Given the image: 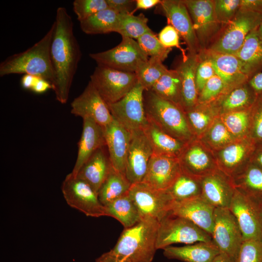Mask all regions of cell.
I'll return each mask as SVG.
<instances>
[{
	"instance_id": "1",
	"label": "cell",
	"mask_w": 262,
	"mask_h": 262,
	"mask_svg": "<svg viewBox=\"0 0 262 262\" xmlns=\"http://www.w3.org/2000/svg\"><path fill=\"white\" fill-rule=\"evenodd\" d=\"M55 28L50 46V57L54 74L53 90L56 99L66 103L82 52L74 35L73 22L64 7L56 10Z\"/></svg>"
},
{
	"instance_id": "2",
	"label": "cell",
	"mask_w": 262,
	"mask_h": 262,
	"mask_svg": "<svg viewBox=\"0 0 262 262\" xmlns=\"http://www.w3.org/2000/svg\"><path fill=\"white\" fill-rule=\"evenodd\" d=\"M54 28L53 22L46 34L33 46L1 62L0 76L15 74H30L48 81L53 86L54 74L50 57V46Z\"/></svg>"
},
{
	"instance_id": "3",
	"label": "cell",
	"mask_w": 262,
	"mask_h": 262,
	"mask_svg": "<svg viewBox=\"0 0 262 262\" xmlns=\"http://www.w3.org/2000/svg\"><path fill=\"white\" fill-rule=\"evenodd\" d=\"M159 222L142 218L134 226L124 229L111 250L131 262H152L156 250Z\"/></svg>"
},
{
	"instance_id": "4",
	"label": "cell",
	"mask_w": 262,
	"mask_h": 262,
	"mask_svg": "<svg viewBox=\"0 0 262 262\" xmlns=\"http://www.w3.org/2000/svg\"><path fill=\"white\" fill-rule=\"evenodd\" d=\"M143 97L147 118L171 136L185 143L191 141L193 131L182 108L151 90H144Z\"/></svg>"
},
{
	"instance_id": "5",
	"label": "cell",
	"mask_w": 262,
	"mask_h": 262,
	"mask_svg": "<svg viewBox=\"0 0 262 262\" xmlns=\"http://www.w3.org/2000/svg\"><path fill=\"white\" fill-rule=\"evenodd\" d=\"M213 242L211 235L189 220L169 212L159 221L156 248L177 243L190 245Z\"/></svg>"
},
{
	"instance_id": "6",
	"label": "cell",
	"mask_w": 262,
	"mask_h": 262,
	"mask_svg": "<svg viewBox=\"0 0 262 262\" xmlns=\"http://www.w3.org/2000/svg\"><path fill=\"white\" fill-rule=\"evenodd\" d=\"M262 20V15L239 9L234 18L223 28L208 49L219 53L235 55L248 34L259 27Z\"/></svg>"
},
{
	"instance_id": "7",
	"label": "cell",
	"mask_w": 262,
	"mask_h": 262,
	"mask_svg": "<svg viewBox=\"0 0 262 262\" xmlns=\"http://www.w3.org/2000/svg\"><path fill=\"white\" fill-rule=\"evenodd\" d=\"M90 81L107 104L121 99L138 83L135 72L100 65L95 67Z\"/></svg>"
},
{
	"instance_id": "8",
	"label": "cell",
	"mask_w": 262,
	"mask_h": 262,
	"mask_svg": "<svg viewBox=\"0 0 262 262\" xmlns=\"http://www.w3.org/2000/svg\"><path fill=\"white\" fill-rule=\"evenodd\" d=\"M98 65L117 70L135 72L148 59L138 42L128 37H122L121 42L106 51L89 54Z\"/></svg>"
},
{
	"instance_id": "9",
	"label": "cell",
	"mask_w": 262,
	"mask_h": 262,
	"mask_svg": "<svg viewBox=\"0 0 262 262\" xmlns=\"http://www.w3.org/2000/svg\"><path fill=\"white\" fill-rule=\"evenodd\" d=\"M61 190L66 202L71 207L87 216H108L106 208L99 200L98 194L88 183L71 173L66 177Z\"/></svg>"
},
{
	"instance_id": "10",
	"label": "cell",
	"mask_w": 262,
	"mask_h": 262,
	"mask_svg": "<svg viewBox=\"0 0 262 262\" xmlns=\"http://www.w3.org/2000/svg\"><path fill=\"white\" fill-rule=\"evenodd\" d=\"M190 16L201 50L208 49L222 27L216 18L214 0H183Z\"/></svg>"
},
{
	"instance_id": "11",
	"label": "cell",
	"mask_w": 262,
	"mask_h": 262,
	"mask_svg": "<svg viewBox=\"0 0 262 262\" xmlns=\"http://www.w3.org/2000/svg\"><path fill=\"white\" fill-rule=\"evenodd\" d=\"M144 90L138 82L121 99L107 104L113 117L131 132L143 130L147 123L144 104Z\"/></svg>"
},
{
	"instance_id": "12",
	"label": "cell",
	"mask_w": 262,
	"mask_h": 262,
	"mask_svg": "<svg viewBox=\"0 0 262 262\" xmlns=\"http://www.w3.org/2000/svg\"><path fill=\"white\" fill-rule=\"evenodd\" d=\"M212 238L220 252L235 262L243 239L237 219L229 209L215 208Z\"/></svg>"
},
{
	"instance_id": "13",
	"label": "cell",
	"mask_w": 262,
	"mask_h": 262,
	"mask_svg": "<svg viewBox=\"0 0 262 262\" xmlns=\"http://www.w3.org/2000/svg\"><path fill=\"white\" fill-rule=\"evenodd\" d=\"M129 194L142 218H152L158 222L170 212L175 201L169 192L153 188L141 182L132 184Z\"/></svg>"
},
{
	"instance_id": "14",
	"label": "cell",
	"mask_w": 262,
	"mask_h": 262,
	"mask_svg": "<svg viewBox=\"0 0 262 262\" xmlns=\"http://www.w3.org/2000/svg\"><path fill=\"white\" fill-rule=\"evenodd\" d=\"M159 13L164 16L184 41L188 53L198 54L201 49L193 23L183 0H162L157 5Z\"/></svg>"
},
{
	"instance_id": "15",
	"label": "cell",
	"mask_w": 262,
	"mask_h": 262,
	"mask_svg": "<svg viewBox=\"0 0 262 262\" xmlns=\"http://www.w3.org/2000/svg\"><path fill=\"white\" fill-rule=\"evenodd\" d=\"M229 209L237 219L243 241L262 240V220L257 201L235 188Z\"/></svg>"
},
{
	"instance_id": "16",
	"label": "cell",
	"mask_w": 262,
	"mask_h": 262,
	"mask_svg": "<svg viewBox=\"0 0 262 262\" xmlns=\"http://www.w3.org/2000/svg\"><path fill=\"white\" fill-rule=\"evenodd\" d=\"M153 153L152 147L143 130L131 132L125 176L131 185L143 181Z\"/></svg>"
},
{
	"instance_id": "17",
	"label": "cell",
	"mask_w": 262,
	"mask_h": 262,
	"mask_svg": "<svg viewBox=\"0 0 262 262\" xmlns=\"http://www.w3.org/2000/svg\"><path fill=\"white\" fill-rule=\"evenodd\" d=\"M70 105L71 114L82 119L91 118L102 127L108 125L113 119L108 104L90 81Z\"/></svg>"
},
{
	"instance_id": "18",
	"label": "cell",
	"mask_w": 262,
	"mask_h": 262,
	"mask_svg": "<svg viewBox=\"0 0 262 262\" xmlns=\"http://www.w3.org/2000/svg\"><path fill=\"white\" fill-rule=\"evenodd\" d=\"M181 172L178 157L153 153L142 182L156 189L166 191Z\"/></svg>"
},
{
	"instance_id": "19",
	"label": "cell",
	"mask_w": 262,
	"mask_h": 262,
	"mask_svg": "<svg viewBox=\"0 0 262 262\" xmlns=\"http://www.w3.org/2000/svg\"><path fill=\"white\" fill-rule=\"evenodd\" d=\"M103 128L106 147L112 166L115 170L125 175L131 132L114 118Z\"/></svg>"
},
{
	"instance_id": "20",
	"label": "cell",
	"mask_w": 262,
	"mask_h": 262,
	"mask_svg": "<svg viewBox=\"0 0 262 262\" xmlns=\"http://www.w3.org/2000/svg\"><path fill=\"white\" fill-rule=\"evenodd\" d=\"M201 197L215 208L229 209L235 188L232 180L218 170L201 179Z\"/></svg>"
},
{
	"instance_id": "21",
	"label": "cell",
	"mask_w": 262,
	"mask_h": 262,
	"mask_svg": "<svg viewBox=\"0 0 262 262\" xmlns=\"http://www.w3.org/2000/svg\"><path fill=\"white\" fill-rule=\"evenodd\" d=\"M215 208L200 196L180 202H175L170 212L189 220L212 236Z\"/></svg>"
},
{
	"instance_id": "22",
	"label": "cell",
	"mask_w": 262,
	"mask_h": 262,
	"mask_svg": "<svg viewBox=\"0 0 262 262\" xmlns=\"http://www.w3.org/2000/svg\"><path fill=\"white\" fill-rule=\"evenodd\" d=\"M204 50L211 59L216 74L226 84L227 91L249 81L242 62L235 55Z\"/></svg>"
},
{
	"instance_id": "23",
	"label": "cell",
	"mask_w": 262,
	"mask_h": 262,
	"mask_svg": "<svg viewBox=\"0 0 262 262\" xmlns=\"http://www.w3.org/2000/svg\"><path fill=\"white\" fill-rule=\"evenodd\" d=\"M106 146L103 127L91 118H83L82 131L78 143V155L71 173L76 176L89 158L99 148Z\"/></svg>"
},
{
	"instance_id": "24",
	"label": "cell",
	"mask_w": 262,
	"mask_h": 262,
	"mask_svg": "<svg viewBox=\"0 0 262 262\" xmlns=\"http://www.w3.org/2000/svg\"><path fill=\"white\" fill-rule=\"evenodd\" d=\"M188 142L178 157L181 171L199 179L218 169L199 145Z\"/></svg>"
},
{
	"instance_id": "25",
	"label": "cell",
	"mask_w": 262,
	"mask_h": 262,
	"mask_svg": "<svg viewBox=\"0 0 262 262\" xmlns=\"http://www.w3.org/2000/svg\"><path fill=\"white\" fill-rule=\"evenodd\" d=\"M106 146L98 149L82 165L76 176L98 194L113 168Z\"/></svg>"
},
{
	"instance_id": "26",
	"label": "cell",
	"mask_w": 262,
	"mask_h": 262,
	"mask_svg": "<svg viewBox=\"0 0 262 262\" xmlns=\"http://www.w3.org/2000/svg\"><path fill=\"white\" fill-rule=\"evenodd\" d=\"M255 146L249 137L241 143H231L225 147L219 154L221 171L231 179L233 178L246 166L244 164H247L246 162L247 158L251 159Z\"/></svg>"
},
{
	"instance_id": "27",
	"label": "cell",
	"mask_w": 262,
	"mask_h": 262,
	"mask_svg": "<svg viewBox=\"0 0 262 262\" xmlns=\"http://www.w3.org/2000/svg\"><path fill=\"white\" fill-rule=\"evenodd\" d=\"M258 97L247 82L226 91L208 104L214 111L226 114L251 108Z\"/></svg>"
},
{
	"instance_id": "28",
	"label": "cell",
	"mask_w": 262,
	"mask_h": 262,
	"mask_svg": "<svg viewBox=\"0 0 262 262\" xmlns=\"http://www.w3.org/2000/svg\"><path fill=\"white\" fill-rule=\"evenodd\" d=\"M198 54L188 53L183 55L176 68L180 79L182 105L185 112L197 103L198 94L196 84V71L198 62Z\"/></svg>"
},
{
	"instance_id": "29",
	"label": "cell",
	"mask_w": 262,
	"mask_h": 262,
	"mask_svg": "<svg viewBox=\"0 0 262 262\" xmlns=\"http://www.w3.org/2000/svg\"><path fill=\"white\" fill-rule=\"evenodd\" d=\"M164 256L184 262H212L220 253L211 242H198L183 246H169L164 249Z\"/></svg>"
},
{
	"instance_id": "30",
	"label": "cell",
	"mask_w": 262,
	"mask_h": 262,
	"mask_svg": "<svg viewBox=\"0 0 262 262\" xmlns=\"http://www.w3.org/2000/svg\"><path fill=\"white\" fill-rule=\"evenodd\" d=\"M147 123L143 131L152 147L153 153L178 157L187 143L171 136L151 119L147 117Z\"/></svg>"
},
{
	"instance_id": "31",
	"label": "cell",
	"mask_w": 262,
	"mask_h": 262,
	"mask_svg": "<svg viewBox=\"0 0 262 262\" xmlns=\"http://www.w3.org/2000/svg\"><path fill=\"white\" fill-rule=\"evenodd\" d=\"M257 29L248 34L241 49L234 55L242 62L250 79L262 72V38Z\"/></svg>"
},
{
	"instance_id": "32",
	"label": "cell",
	"mask_w": 262,
	"mask_h": 262,
	"mask_svg": "<svg viewBox=\"0 0 262 262\" xmlns=\"http://www.w3.org/2000/svg\"><path fill=\"white\" fill-rule=\"evenodd\" d=\"M236 189L258 202L262 199V169L250 162L231 179Z\"/></svg>"
},
{
	"instance_id": "33",
	"label": "cell",
	"mask_w": 262,
	"mask_h": 262,
	"mask_svg": "<svg viewBox=\"0 0 262 262\" xmlns=\"http://www.w3.org/2000/svg\"><path fill=\"white\" fill-rule=\"evenodd\" d=\"M105 207L108 216L117 220L124 229L134 226L142 219L139 211L129 193L114 200Z\"/></svg>"
},
{
	"instance_id": "34",
	"label": "cell",
	"mask_w": 262,
	"mask_h": 262,
	"mask_svg": "<svg viewBox=\"0 0 262 262\" xmlns=\"http://www.w3.org/2000/svg\"><path fill=\"white\" fill-rule=\"evenodd\" d=\"M131 186L125 175L113 168L98 190L99 200L106 206L128 193Z\"/></svg>"
},
{
	"instance_id": "35",
	"label": "cell",
	"mask_w": 262,
	"mask_h": 262,
	"mask_svg": "<svg viewBox=\"0 0 262 262\" xmlns=\"http://www.w3.org/2000/svg\"><path fill=\"white\" fill-rule=\"evenodd\" d=\"M119 17V14L107 8L80 22V26L82 31L88 34L115 32Z\"/></svg>"
},
{
	"instance_id": "36",
	"label": "cell",
	"mask_w": 262,
	"mask_h": 262,
	"mask_svg": "<svg viewBox=\"0 0 262 262\" xmlns=\"http://www.w3.org/2000/svg\"><path fill=\"white\" fill-rule=\"evenodd\" d=\"M149 90L183 109L181 82L176 69H168Z\"/></svg>"
},
{
	"instance_id": "37",
	"label": "cell",
	"mask_w": 262,
	"mask_h": 262,
	"mask_svg": "<svg viewBox=\"0 0 262 262\" xmlns=\"http://www.w3.org/2000/svg\"><path fill=\"white\" fill-rule=\"evenodd\" d=\"M175 202H180L201 196V179L181 171L172 186L167 190Z\"/></svg>"
},
{
	"instance_id": "38",
	"label": "cell",
	"mask_w": 262,
	"mask_h": 262,
	"mask_svg": "<svg viewBox=\"0 0 262 262\" xmlns=\"http://www.w3.org/2000/svg\"><path fill=\"white\" fill-rule=\"evenodd\" d=\"M148 19L143 14L138 16L133 14H119L115 33L122 37L138 39L151 29L147 25Z\"/></svg>"
},
{
	"instance_id": "39",
	"label": "cell",
	"mask_w": 262,
	"mask_h": 262,
	"mask_svg": "<svg viewBox=\"0 0 262 262\" xmlns=\"http://www.w3.org/2000/svg\"><path fill=\"white\" fill-rule=\"evenodd\" d=\"M161 59L150 57L135 72L138 82L146 90H150L168 69Z\"/></svg>"
},
{
	"instance_id": "40",
	"label": "cell",
	"mask_w": 262,
	"mask_h": 262,
	"mask_svg": "<svg viewBox=\"0 0 262 262\" xmlns=\"http://www.w3.org/2000/svg\"><path fill=\"white\" fill-rule=\"evenodd\" d=\"M252 107L224 114L222 122L234 137H249Z\"/></svg>"
},
{
	"instance_id": "41",
	"label": "cell",
	"mask_w": 262,
	"mask_h": 262,
	"mask_svg": "<svg viewBox=\"0 0 262 262\" xmlns=\"http://www.w3.org/2000/svg\"><path fill=\"white\" fill-rule=\"evenodd\" d=\"M144 52L150 57H156L164 61L168 56L171 49L164 47L158 37L150 30L137 40Z\"/></svg>"
},
{
	"instance_id": "42",
	"label": "cell",
	"mask_w": 262,
	"mask_h": 262,
	"mask_svg": "<svg viewBox=\"0 0 262 262\" xmlns=\"http://www.w3.org/2000/svg\"><path fill=\"white\" fill-rule=\"evenodd\" d=\"M212 111L209 104H197L193 108L185 111V115L192 131L193 129L199 133L205 130L211 121L210 112Z\"/></svg>"
},
{
	"instance_id": "43",
	"label": "cell",
	"mask_w": 262,
	"mask_h": 262,
	"mask_svg": "<svg viewBox=\"0 0 262 262\" xmlns=\"http://www.w3.org/2000/svg\"><path fill=\"white\" fill-rule=\"evenodd\" d=\"M227 90L223 80L216 74L205 84L199 93L197 103L208 104L213 102Z\"/></svg>"
},
{
	"instance_id": "44",
	"label": "cell",
	"mask_w": 262,
	"mask_h": 262,
	"mask_svg": "<svg viewBox=\"0 0 262 262\" xmlns=\"http://www.w3.org/2000/svg\"><path fill=\"white\" fill-rule=\"evenodd\" d=\"M198 62L196 71V84L198 94L206 82L216 74L213 63L204 50L198 54Z\"/></svg>"
},
{
	"instance_id": "45",
	"label": "cell",
	"mask_w": 262,
	"mask_h": 262,
	"mask_svg": "<svg viewBox=\"0 0 262 262\" xmlns=\"http://www.w3.org/2000/svg\"><path fill=\"white\" fill-rule=\"evenodd\" d=\"M73 8L79 22L108 8L106 0H75Z\"/></svg>"
},
{
	"instance_id": "46",
	"label": "cell",
	"mask_w": 262,
	"mask_h": 262,
	"mask_svg": "<svg viewBox=\"0 0 262 262\" xmlns=\"http://www.w3.org/2000/svg\"><path fill=\"white\" fill-rule=\"evenodd\" d=\"M240 6V0H214L215 14L222 29L234 18Z\"/></svg>"
},
{
	"instance_id": "47",
	"label": "cell",
	"mask_w": 262,
	"mask_h": 262,
	"mask_svg": "<svg viewBox=\"0 0 262 262\" xmlns=\"http://www.w3.org/2000/svg\"><path fill=\"white\" fill-rule=\"evenodd\" d=\"M235 262H262V240L243 241Z\"/></svg>"
},
{
	"instance_id": "48",
	"label": "cell",
	"mask_w": 262,
	"mask_h": 262,
	"mask_svg": "<svg viewBox=\"0 0 262 262\" xmlns=\"http://www.w3.org/2000/svg\"><path fill=\"white\" fill-rule=\"evenodd\" d=\"M249 137L256 145L262 144V96H259L251 112Z\"/></svg>"
},
{
	"instance_id": "49",
	"label": "cell",
	"mask_w": 262,
	"mask_h": 262,
	"mask_svg": "<svg viewBox=\"0 0 262 262\" xmlns=\"http://www.w3.org/2000/svg\"><path fill=\"white\" fill-rule=\"evenodd\" d=\"M235 137L223 123L218 121L213 123L208 133L210 142L216 147L229 145L233 141Z\"/></svg>"
},
{
	"instance_id": "50",
	"label": "cell",
	"mask_w": 262,
	"mask_h": 262,
	"mask_svg": "<svg viewBox=\"0 0 262 262\" xmlns=\"http://www.w3.org/2000/svg\"><path fill=\"white\" fill-rule=\"evenodd\" d=\"M158 37L162 44L165 48L171 49L172 47H176L182 51L180 45V36L171 25L168 24L162 29Z\"/></svg>"
},
{
	"instance_id": "51",
	"label": "cell",
	"mask_w": 262,
	"mask_h": 262,
	"mask_svg": "<svg viewBox=\"0 0 262 262\" xmlns=\"http://www.w3.org/2000/svg\"><path fill=\"white\" fill-rule=\"evenodd\" d=\"M108 8L119 14H133L135 12L136 0H106Z\"/></svg>"
},
{
	"instance_id": "52",
	"label": "cell",
	"mask_w": 262,
	"mask_h": 262,
	"mask_svg": "<svg viewBox=\"0 0 262 262\" xmlns=\"http://www.w3.org/2000/svg\"><path fill=\"white\" fill-rule=\"evenodd\" d=\"M240 9L262 15V0H240Z\"/></svg>"
},
{
	"instance_id": "53",
	"label": "cell",
	"mask_w": 262,
	"mask_h": 262,
	"mask_svg": "<svg viewBox=\"0 0 262 262\" xmlns=\"http://www.w3.org/2000/svg\"><path fill=\"white\" fill-rule=\"evenodd\" d=\"M95 262H131L127 257H124L114 253L111 250L105 252L98 258Z\"/></svg>"
},
{
	"instance_id": "54",
	"label": "cell",
	"mask_w": 262,
	"mask_h": 262,
	"mask_svg": "<svg viewBox=\"0 0 262 262\" xmlns=\"http://www.w3.org/2000/svg\"><path fill=\"white\" fill-rule=\"evenodd\" d=\"M49 89H53L52 85L48 81L38 77L31 91L37 94H42Z\"/></svg>"
},
{
	"instance_id": "55",
	"label": "cell",
	"mask_w": 262,
	"mask_h": 262,
	"mask_svg": "<svg viewBox=\"0 0 262 262\" xmlns=\"http://www.w3.org/2000/svg\"><path fill=\"white\" fill-rule=\"evenodd\" d=\"M248 83L258 96H262V72L252 77Z\"/></svg>"
},
{
	"instance_id": "56",
	"label": "cell",
	"mask_w": 262,
	"mask_h": 262,
	"mask_svg": "<svg viewBox=\"0 0 262 262\" xmlns=\"http://www.w3.org/2000/svg\"><path fill=\"white\" fill-rule=\"evenodd\" d=\"M250 162L262 169V144L256 145Z\"/></svg>"
},
{
	"instance_id": "57",
	"label": "cell",
	"mask_w": 262,
	"mask_h": 262,
	"mask_svg": "<svg viewBox=\"0 0 262 262\" xmlns=\"http://www.w3.org/2000/svg\"><path fill=\"white\" fill-rule=\"evenodd\" d=\"M161 1L160 0H136L135 11L139 9H150L159 5Z\"/></svg>"
},
{
	"instance_id": "58",
	"label": "cell",
	"mask_w": 262,
	"mask_h": 262,
	"mask_svg": "<svg viewBox=\"0 0 262 262\" xmlns=\"http://www.w3.org/2000/svg\"><path fill=\"white\" fill-rule=\"evenodd\" d=\"M38 77L30 74H24L21 79L22 87L25 89L31 90Z\"/></svg>"
},
{
	"instance_id": "59",
	"label": "cell",
	"mask_w": 262,
	"mask_h": 262,
	"mask_svg": "<svg viewBox=\"0 0 262 262\" xmlns=\"http://www.w3.org/2000/svg\"><path fill=\"white\" fill-rule=\"evenodd\" d=\"M212 262H234L230 258L224 253L220 252Z\"/></svg>"
},
{
	"instance_id": "60",
	"label": "cell",
	"mask_w": 262,
	"mask_h": 262,
	"mask_svg": "<svg viewBox=\"0 0 262 262\" xmlns=\"http://www.w3.org/2000/svg\"><path fill=\"white\" fill-rule=\"evenodd\" d=\"M257 32L260 37L262 38V20L259 27L257 29Z\"/></svg>"
},
{
	"instance_id": "61",
	"label": "cell",
	"mask_w": 262,
	"mask_h": 262,
	"mask_svg": "<svg viewBox=\"0 0 262 262\" xmlns=\"http://www.w3.org/2000/svg\"><path fill=\"white\" fill-rule=\"evenodd\" d=\"M262 220V199L257 202Z\"/></svg>"
}]
</instances>
